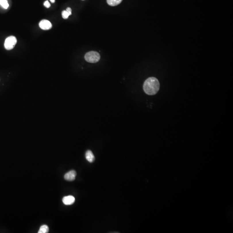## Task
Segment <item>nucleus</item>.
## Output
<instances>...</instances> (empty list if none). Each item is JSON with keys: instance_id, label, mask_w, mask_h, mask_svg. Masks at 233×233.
Masks as SVG:
<instances>
[{"instance_id": "f257e3e1", "label": "nucleus", "mask_w": 233, "mask_h": 233, "mask_svg": "<svg viewBox=\"0 0 233 233\" xmlns=\"http://www.w3.org/2000/svg\"><path fill=\"white\" fill-rule=\"evenodd\" d=\"M143 90L148 95L156 94L160 88V83L157 78L151 77L148 78L143 84Z\"/></svg>"}, {"instance_id": "f03ea898", "label": "nucleus", "mask_w": 233, "mask_h": 233, "mask_svg": "<svg viewBox=\"0 0 233 233\" xmlns=\"http://www.w3.org/2000/svg\"><path fill=\"white\" fill-rule=\"evenodd\" d=\"M85 59L88 62L95 63L99 61L100 55L98 52L91 51L88 52L85 55Z\"/></svg>"}, {"instance_id": "7ed1b4c3", "label": "nucleus", "mask_w": 233, "mask_h": 233, "mask_svg": "<svg viewBox=\"0 0 233 233\" xmlns=\"http://www.w3.org/2000/svg\"><path fill=\"white\" fill-rule=\"evenodd\" d=\"M17 43V39L14 36H10L6 39L5 47L6 49L10 50L14 49Z\"/></svg>"}, {"instance_id": "20e7f679", "label": "nucleus", "mask_w": 233, "mask_h": 233, "mask_svg": "<svg viewBox=\"0 0 233 233\" xmlns=\"http://www.w3.org/2000/svg\"><path fill=\"white\" fill-rule=\"evenodd\" d=\"M39 26L40 28L43 30H50L52 27L51 23L49 20H42L39 23Z\"/></svg>"}, {"instance_id": "39448f33", "label": "nucleus", "mask_w": 233, "mask_h": 233, "mask_svg": "<svg viewBox=\"0 0 233 233\" xmlns=\"http://www.w3.org/2000/svg\"><path fill=\"white\" fill-rule=\"evenodd\" d=\"M76 173L74 170H71L68 172L64 175V178L66 180L68 181H73L75 179Z\"/></svg>"}, {"instance_id": "423d86ee", "label": "nucleus", "mask_w": 233, "mask_h": 233, "mask_svg": "<svg viewBox=\"0 0 233 233\" xmlns=\"http://www.w3.org/2000/svg\"><path fill=\"white\" fill-rule=\"evenodd\" d=\"M62 201L65 205H70L74 203L75 198L72 196H66L63 198Z\"/></svg>"}, {"instance_id": "0eeeda50", "label": "nucleus", "mask_w": 233, "mask_h": 233, "mask_svg": "<svg viewBox=\"0 0 233 233\" xmlns=\"http://www.w3.org/2000/svg\"><path fill=\"white\" fill-rule=\"evenodd\" d=\"M86 158L87 160L90 163H93L95 159L93 152L90 150H88L86 152Z\"/></svg>"}, {"instance_id": "6e6552de", "label": "nucleus", "mask_w": 233, "mask_h": 233, "mask_svg": "<svg viewBox=\"0 0 233 233\" xmlns=\"http://www.w3.org/2000/svg\"><path fill=\"white\" fill-rule=\"evenodd\" d=\"M122 0H107V2L108 5L111 6H115L118 5L121 3Z\"/></svg>"}, {"instance_id": "1a4fd4ad", "label": "nucleus", "mask_w": 233, "mask_h": 233, "mask_svg": "<svg viewBox=\"0 0 233 233\" xmlns=\"http://www.w3.org/2000/svg\"><path fill=\"white\" fill-rule=\"evenodd\" d=\"M49 231V228L47 225H43L41 226L38 233H47Z\"/></svg>"}, {"instance_id": "9d476101", "label": "nucleus", "mask_w": 233, "mask_h": 233, "mask_svg": "<svg viewBox=\"0 0 233 233\" xmlns=\"http://www.w3.org/2000/svg\"><path fill=\"white\" fill-rule=\"evenodd\" d=\"M0 5L5 9H7L9 7L7 0H0Z\"/></svg>"}, {"instance_id": "9b49d317", "label": "nucleus", "mask_w": 233, "mask_h": 233, "mask_svg": "<svg viewBox=\"0 0 233 233\" xmlns=\"http://www.w3.org/2000/svg\"><path fill=\"white\" fill-rule=\"evenodd\" d=\"M70 15L66 11H63L62 12V16L64 19H68Z\"/></svg>"}, {"instance_id": "f8f14e48", "label": "nucleus", "mask_w": 233, "mask_h": 233, "mask_svg": "<svg viewBox=\"0 0 233 233\" xmlns=\"http://www.w3.org/2000/svg\"><path fill=\"white\" fill-rule=\"evenodd\" d=\"M44 6L46 7V8H49L51 7L50 4L49 2L48 1H45V2H44Z\"/></svg>"}, {"instance_id": "ddd939ff", "label": "nucleus", "mask_w": 233, "mask_h": 233, "mask_svg": "<svg viewBox=\"0 0 233 233\" xmlns=\"http://www.w3.org/2000/svg\"><path fill=\"white\" fill-rule=\"evenodd\" d=\"M66 11L70 15H71V14H72V10H71V9L70 7H68Z\"/></svg>"}, {"instance_id": "4468645a", "label": "nucleus", "mask_w": 233, "mask_h": 233, "mask_svg": "<svg viewBox=\"0 0 233 233\" xmlns=\"http://www.w3.org/2000/svg\"><path fill=\"white\" fill-rule=\"evenodd\" d=\"M50 1L52 3H54L55 2V0H50Z\"/></svg>"}]
</instances>
